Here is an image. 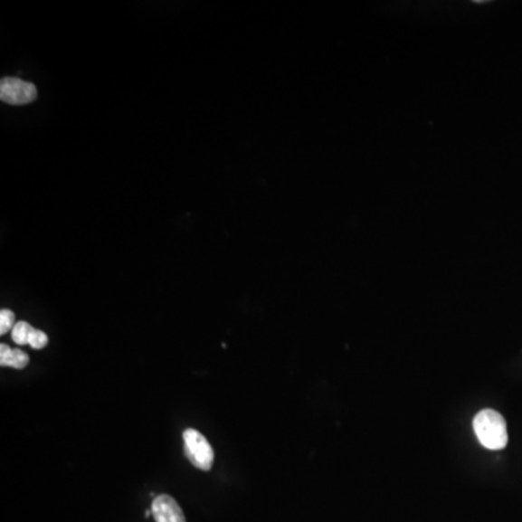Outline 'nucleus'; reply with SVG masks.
I'll list each match as a JSON object with an SVG mask.
<instances>
[{"label":"nucleus","mask_w":522,"mask_h":522,"mask_svg":"<svg viewBox=\"0 0 522 522\" xmlns=\"http://www.w3.org/2000/svg\"><path fill=\"white\" fill-rule=\"evenodd\" d=\"M0 99L9 105H25L37 99V88L16 77H5L0 83Z\"/></svg>","instance_id":"nucleus-3"},{"label":"nucleus","mask_w":522,"mask_h":522,"mask_svg":"<svg viewBox=\"0 0 522 522\" xmlns=\"http://www.w3.org/2000/svg\"><path fill=\"white\" fill-rule=\"evenodd\" d=\"M473 430L479 442L488 450H502L508 444L507 422L493 409H483L473 420Z\"/></svg>","instance_id":"nucleus-1"},{"label":"nucleus","mask_w":522,"mask_h":522,"mask_svg":"<svg viewBox=\"0 0 522 522\" xmlns=\"http://www.w3.org/2000/svg\"><path fill=\"white\" fill-rule=\"evenodd\" d=\"M30 363V356L18 350V348L9 347L6 344H0V365H8L14 369H25Z\"/></svg>","instance_id":"nucleus-5"},{"label":"nucleus","mask_w":522,"mask_h":522,"mask_svg":"<svg viewBox=\"0 0 522 522\" xmlns=\"http://www.w3.org/2000/svg\"><path fill=\"white\" fill-rule=\"evenodd\" d=\"M15 314L9 309L0 310V336L9 333L16 326Z\"/></svg>","instance_id":"nucleus-7"},{"label":"nucleus","mask_w":522,"mask_h":522,"mask_svg":"<svg viewBox=\"0 0 522 522\" xmlns=\"http://www.w3.org/2000/svg\"><path fill=\"white\" fill-rule=\"evenodd\" d=\"M47 344V334L43 333V331H40V329L33 328V334H31L30 337L31 347L35 348V350H41V348H44Z\"/></svg>","instance_id":"nucleus-8"},{"label":"nucleus","mask_w":522,"mask_h":522,"mask_svg":"<svg viewBox=\"0 0 522 522\" xmlns=\"http://www.w3.org/2000/svg\"><path fill=\"white\" fill-rule=\"evenodd\" d=\"M183 441H185V454L190 463L201 470H211L215 454L208 440L204 439L201 432L189 428L183 432Z\"/></svg>","instance_id":"nucleus-2"},{"label":"nucleus","mask_w":522,"mask_h":522,"mask_svg":"<svg viewBox=\"0 0 522 522\" xmlns=\"http://www.w3.org/2000/svg\"><path fill=\"white\" fill-rule=\"evenodd\" d=\"M33 327L25 321L16 322V326L12 329V340L19 346H30V337L33 334Z\"/></svg>","instance_id":"nucleus-6"},{"label":"nucleus","mask_w":522,"mask_h":522,"mask_svg":"<svg viewBox=\"0 0 522 522\" xmlns=\"http://www.w3.org/2000/svg\"><path fill=\"white\" fill-rule=\"evenodd\" d=\"M151 511L157 522H186L182 508L168 495H158L157 498H154Z\"/></svg>","instance_id":"nucleus-4"}]
</instances>
